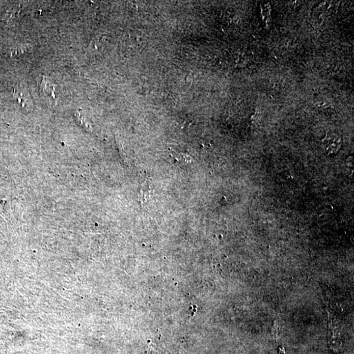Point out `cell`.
<instances>
[{
	"label": "cell",
	"mask_w": 354,
	"mask_h": 354,
	"mask_svg": "<svg viewBox=\"0 0 354 354\" xmlns=\"http://www.w3.org/2000/svg\"><path fill=\"white\" fill-rule=\"evenodd\" d=\"M342 146V139L335 134H327L322 141V147L327 155L336 154Z\"/></svg>",
	"instance_id": "1"
},
{
	"label": "cell",
	"mask_w": 354,
	"mask_h": 354,
	"mask_svg": "<svg viewBox=\"0 0 354 354\" xmlns=\"http://www.w3.org/2000/svg\"><path fill=\"white\" fill-rule=\"evenodd\" d=\"M14 96L19 101V103H22L23 106H25L26 104L32 103L30 93L28 90L25 89L23 86H17L16 89L15 90Z\"/></svg>",
	"instance_id": "2"
},
{
	"label": "cell",
	"mask_w": 354,
	"mask_h": 354,
	"mask_svg": "<svg viewBox=\"0 0 354 354\" xmlns=\"http://www.w3.org/2000/svg\"><path fill=\"white\" fill-rule=\"evenodd\" d=\"M151 191V184H150V181L146 180L140 185V187L139 203L140 205H144L146 202V201L150 198Z\"/></svg>",
	"instance_id": "3"
}]
</instances>
